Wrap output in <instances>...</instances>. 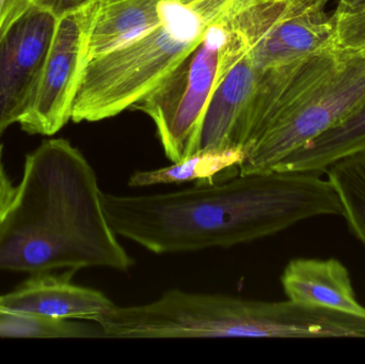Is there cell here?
<instances>
[{"mask_svg":"<svg viewBox=\"0 0 365 364\" xmlns=\"http://www.w3.org/2000/svg\"><path fill=\"white\" fill-rule=\"evenodd\" d=\"M102 202L115 234L158 254L232 247L319 216L343 217L331 184L312 173L240 175L169 194L102 192Z\"/></svg>","mask_w":365,"mask_h":364,"instance_id":"6da1fadb","label":"cell"},{"mask_svg":"<svg viewBox=\"0 0 365 364\" xmlns=\"http://www.w3.org/2000/svg\"><path fill=\"white\" fill-rule=\"evenodd\" d=\"M102 192L91 165L70 141H43L26 156L0 224V271L130 269L134 259L107 220Z\"/></svg>","mask_w":365,"mask_h":364,"instance_id":"7a4b0ae2","label":"cell"},{"mask_svg":"<svg viewBox=\"0 0 365 364\" xmlns=\"http://www.w3.org/2000/svg\"><path fill=\"white\" fill-rule=\"evenodd\" d=\"M365 104V51L338 44L299 63L259 72L244 126L240 175L277 165Z\"/></svg>","mask_w":365,"mask_h":364,"instance_id":"3957f363","label":"cell"},{"mask_svg":"<svg viewBox=\"0 0 365 364\" xmlns=\"http://www.w3.org/2000/svg\"><path fill=\"white\" fill-rule=\"evenodd\" d=\"M104 338H355L365 320L295 301H247L169 290L145 305L119 307L94 318Z\"/></svg>","mask_w":365,"mask_h":364,"instance_id":"277c9868","label":"cell"},{"mask_svg":"<svg viewBox=\"0 0 365 364\" xmlns=\"http://www.w3.org/2000/svg\"><path fill=\"white\" fill-rule=\"evenodd\" d=\"M255 1L160 0L158 19L149 32L83 62L72 121H102L133 108L199 44L212 24Z\"/></svg>","mask_w":365,"mask_h":364,"instance_id":"5b68a950","label":"cell"},{"mask_svg":"<svg viewBox=\"0 0 365 364\" xmlns=\"http://www.w3.org/2000/svg\"><path fill=\"white\" fill-rule=\"evenodd\" d=\"M277 19L274 0H257L212 24L175 70L133 107L151 118L171 162L199 151L210 96L227 73L269 33Z\"/></svg>","mask_w":365,"mask_h":364,"instance_id":"8992f818","label":"cell"},{"mask_svg":"<svg viewBox=\"0 0 365 364\" xmlns=\"http://www.w3.org/2000/svg\"><path fill=\"white\" fill-rule=\"evenodd\" d=\"M57 21L29 0H16L0 26V153L4 132L31 103Z\"/></svg>","mask_w":365,"mask_h":364,"instance_id":"52a82bcc","label":"cell"},{"mask_svg":"<svg viewBox=\"0 0 365 364\" xmlns=\"http://www.w3.org/2000/svg\"><path fill=\"white\" fill-rule=\"evenodd\" d=\"M86 21V9L58 19L34 98L19 122L27 134L53 136L72 121L73 100L83 61Z\"/></svg>","mask_w":365,"mask_h":364,"instance_id":"ba28073f","label":"cell"},{"mask_svg":"<svg viewBox=\"0 0 365 364\" xmlns=\"http://www.w3.org/2000/svg\"><path fill=\"white\" fill-rule=\"evenodd\" d=\"M75 271L62 275L34 274L19 288L0 295V314L49 316L92 321L110 311L115 303L93 288L73 284Z\"/></svg>","mask_w":365,"mask_h":364,"instance_id":"9c48e42d","label":"cell"},{"mask_svg":"<svg viewBox=\"0 0 365 364\" xmlns=\"http://www.w3.org/2000/svg\"><path fill=\"white\" fill-rule=\"evenodd\" d=\"M259 77L250 53L227 73L208 102L199 150L242 149V128Z\"/></svg>","mask_w":365,"mask_h":364,"instance_id":"30bf717a","label":"cell"},{"mask_svg":"<svg viewBox=\"0 0 365 364\" xmlns=\"http://www.w3.org/2000/svg\"><path fill=\"white\" fill-rule=\"evenodd\" d=\"M281 282L289 301L365 320L349 271L336 259H296L285 267Z\"/></svg>","mask_w":365,"mask_h":364,"instance_id":"8fae6325","label":"cell"},{"mask_svg":"<svg viewBox=\"0 0 365 364\" xmlns=\"http://www.w3.org/2000/svg\"><path fill=\"white\" fill-rule=\"evenodd\" d=\"M365 151V104L338 125L287 156L274 171L322 175L336 160Z\"/></svg>","mask_w":365,"mask_h":364,"instance_id":"7c38bea8","label":"cell"},{"mask_svg":"<svg viewBox=\"0 0 365 364\" xmlns=\"http://www.w3.org/2000/svg\"><path fill=\"white\" fill-rule=\"evenodd\" d=\"M246 158L240 147L220 150H199L190 156L173 162L171 166L155 170L136 171L128 180L130 187H145L160 184L216 183L215 179L227 171L233 172Z\"/></svg>","mask_w":365,"mask_h":364,"instance_id":"4fadbf2b","label":"cell"},{"mask_svg":"<svg viewBox=\"0 0 365 364\" xmlns=\"http://www.w3.org/2000/svg\"><path fill=\"white\" fill-rule=\"evenodd\" d=\"M325 173L338 194L343 217L365 246V151L336 160Z\"/></svg>","mask_w":365,"mask_h":364,"instance_id":"5bb4252c","label":"cell"},{"mask_svg":"<svg viewBox=\"0 0 365 364\" xmlns=\"http://www.w3.org/2000/svg\"><path fill=\"white\" fill-rule=\"evenodd\" d=\"M0 337L81 339L104 338V333L101 327L92 321L0 314Z\"/></svg>","mask_w":365,"mask_h":364,"instance_id":"9a60e30c","label":"cell"},{"mask_svg":"<svg viewBox=\"0 0 365 364\" xmlns=\"http://www.w3.org/2000/svg\"><path fill=\"white\" fill-rule=\"evenodd\" d=\"M336 41L342 46L364 51L365 2L349 9H336Z\"/></svg>","mask_w":365,"mask_h":364,"instance_id":"2e32d148","label":"cell"},{"mask_svg":"<svg viewBox=\"0 0 365 364\" xmlns=\"http://www.w3.org/2000/svg\"><path fill=\"white\" fill-rule=\"evenodd\" d=\"M29 1L38 8L51 13L56 19H60L66 15L85 10L93 2V0H29Z\"/></svg>","mask_w":365,"mask_h":364,"instance_id":"e0dca14e","label":"cell"},{"mask_svg":"<svg viewBox=\"0 0 365 364\" xmlns=\"http://www.w3.org/2000/svg\"><path fill=\"white\" fill-rule=\"evenodd\" d=\"M14 192L15 186H13L12 182L6 175L4 164H2L1 153H0V224L8 212L11 202H12Z\"/></svg>","mask_w":365,"mask_h":364,"instance_id":"ac0fdd59","label":"cell"},{"mask_svg":"<svg viewBox=\"0 0 365 364\" xmlns=\"http://www.w3.org/2000/svg\"><path fill=\"white\" fill-rule=\"evenodd\" d=\"M16 0H0V26L6 19V15L14 6Z\"/></svg>","mask_w":365,"mask_h":364,"instance_id":"d6986e66","label":"cell"},{"mask_svg":"<svg viewBox=\"0 0 365 364\" xmlns=\"http://www.w3.org/2000/svg\"><path fill=\"white\" fill-rule=\"evenodd\" d=\"M364 2H365V0H338L336 9L342 10V9L353 8V6L364 4Z\"/></svg>","mask_w":365,"mask_h":364,"instance_id":"ffe728a7","label":"cell"},{"mask_svg":"<svg viewBox=\"0 0 365 364\" xmlns=\"http://www.w3.org/2000/svg\"><path fill=\"white\" fill-rule=\"evenodd\" d=\"M364 51H365V49H364Z\"/></svg>","mask_w":365,"mask_h":364,"instance_id":"44dd1931","label":"cell"}]
</instances>
